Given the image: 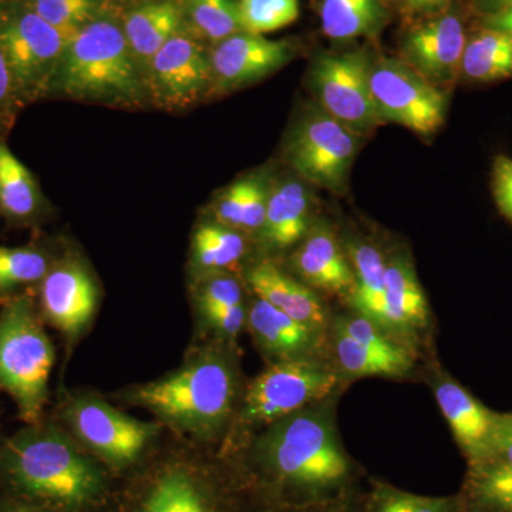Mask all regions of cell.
Wrapping results in <instances>:
<instances>
[{"label":"cell","mask_w":512,"mask_h":512,"mask_svg":"<svg viewBox=\"0 0 512 512\" xmlns=\"http://www.w3.org/2000/svg\"><path fill=\"white\" fill-rule=\"evenodd\" d=\"M254 458L266 487L302 505L330 500L352 476L329 404H312L272 423L256 443Z\"/></svg>","instance_id":"cell-1"},{"label":"cell","mask_w":512,"mask_h":512,"mask_svg":"<svg viewBox=\"0 0 512 512\" xmlns=\"http://www.w3.org/2000/svg\"><path fill=\"white\" fill-rule=\"evenodd\" d=\"M5 493L56 512H94L106 504L109 477L62 431L30 424L0 446Z\"/></svg>","instance_id":"cell-2"},{"label":"cell","mask_w":512,"mask_h":512,"mask_svg":"<svg viewBox=\"0 0 512 512\" xmlns=\"http://www.w3.org/2000/svg\"><path fill=\"white\" fill-rule=\"evenodd\" d=\"M52 92L82 103L144 109L150 100L143 73L123 28L101 16L69 40Z\"/></svg>","instance_id":"cell-3"},{"label":"cell","mask_w":512,"mask_h":512,"mask_svg":"<svg viewBox=\"0 0 512 512\" xmlns=\"http://www.w3.org/2000/svg\"><path fill=\"white\" fill-rule=\"evenodd\" d=\"M237 380L227 360L211 356L180 372L138 387L131 400L181 429L214 433L227 421Z\"/></svg>","instance_id":"cell-4"},{"label":"cell","mask_w":512,"mask_h":512,"mask_svg":"<svg viewBox=\"0 0 512 512\" xmlns=\"http://www.w3.org/2000/svg\"><path fill=\"white\" fill-rule=\"evenodd\" d=\"M55 363L52 340L28 298H15L0 311V387L15 400L26 423H39Z\"/></svg>","instance_id":"cell-5"},{"label":"cell","mask_w":512,"mask_h":512,"mask_svg":"<svg viewBox=\"0 0 512 512\" xmlns=\"http://www.w3.org/2000/svg\"><path fill=\"white\" fill-rule=\"evenodd\" d=\"M359 138L315 104L293 128L286 143L285 160L305 183L340 194L348 183Z\"/></svg>","instance_id":"cell-6"},{"label":"cell","mask_w":512,"mask_h":512,"mask_svg":"<svg viewBox=\"0 0 512 512\" xmlns=\"http://www.w3.org/2000/svg\"><path fill=\"white\" fill-rule=\"evenodd\" d=\"M70 37L53 28L33 9L0 20V46L12 74L16 97L35 99L52 92Z\"/></svg>","instance_id":"cell-7"},{"label":"cell","mask_w":512,"mask_h":512,"mask_svg":"<svg viewBox=\"0 0 512 512\" xmlns=\"http://www.w3.org/2000/svg\"><path fill=\"white\" fill-rule=\"evenodd\" d=\"M338 375L319 360H278L256 377L245 394L242 417L249 424L275 423L325 400Z\"/></svg>","instance_id":"cell-8"},{"label":"cell","mask_w":512,"mask_h":512,"mask_svg":"<svg viewBox=\"0 0 512 512\" xmlns=\"http://www.w3.org/2000/svg\"><path fill=\"white\" fill-rule=\"evenodd\" d=\"M370 67L366 50L325 53L316 57L309 73L320 109L360 137L383 124L370 90Z\"/></svg>","instance_id":"cell-9"},{"label":"cell","mask_w":512,"mask_h":512,"mask_svg":"<svg viewBox=\"0 0 512 512\" xmlns=\"http://www.w3.org/2000/svg\"><path fill=\"white\" fill-rule=\"evenodd\" d=\"M370 90L382 123L430 136L444 124L447 96L403 60L380 59L370 67Z\"/></svg>","instance_id":"cell-10"},{"label":"cell","mask_w":512,"mask_h":512,"mask_svg":"<svg viewBox=\"0 0 512 512\" xmlns=\"http://www.w3.org/2000/svg\"><path fill=\"white\" fill-rule=\"evenodd\" d=\"M64 413L77 437L114 471L136 464L158 431L94 397H77Z\"/></svg>","instance_id":"cell-11"},{"label":"cell","mask_w":512,"mask_h":512,"mask_svg":"<svg viewBox=\"0 0 512 512\" xmlns=\"http://www.w3.org/2000/svg\"><path fill=\"white\" fill-rule=\"evenodd\" d=\"M144 82L148 100L158 109H190L211 92L210 53L183 30L153 57Z\"/></svg>","instance_id":"cell-12"},{"label":"cell","mask_w":512,"mask_h":512,"mask_svg":"<svg viewBox=\"0 0 512 512\" xmlns=\"http://www.w3.org/2000/svg\"><path fill=\"white\" fill-rule=\"evenodd\" d=\"M296 56L291 40H271L239 32L217 43L210 53L211 92L228 94L271 76Z\"/></svg>","instance_id":"cell-13"},{"label":"cell","mask_w":512,"mask_h":512,"mask_svg":"<svg viewBox=\"0 0 512 512\" xmlns=\"http://www.w3.org/2000/svg\"><path fill=\"white\" fill-rule=\"evenodd\" d=\"M466 43V30L460 16L441 12L407 33L403 62L436 86H448L460 79Z\"/></svg>","instance_id":"cell-14"},{"label":"cell","mask_w":512,"mask_h":512,"mask_svg":"<svg viewBox=\"0 0 512 512\" xmlns=\"http://www.w3.org/2000/svg\"><path fill=\"white\" fill-rule=\"evenodd\" d=\"M140 490L127 512H224L217 487L188 464H167Z\"/></svg>","instance_id":"cell-15"},{"label":"cell","mask_w":512,"mask_h":512,"mask_svg":"<svg viewBox=\"0 0 512 512\" xmlns=\"http://www.w3.org/2000/svg\"><path fill=\"white\" fill-rule=\"evenodd\" d=\"M441 413L468 461V467L483 463L493 446L498 413L487 409L460 383L440 375L433 384Z\"/></svg>","instance_id":"cell-16"},{"label":"cell","mask_w":512,"mask_h":512,"mask_svg":"<svg viewBox=\"0 0 512 512\" xmlns=\"http://www.w3.org/2000/svg\"><path fill=\"white\" fill-rule=\"evenodd\" d=\"M40 305L46 319L64 335L76 336L93 318L96 284L77 262L53 266L40 284Z\"/></svg>","instance_id":"cell-17"},{"label":"cell","mask_w":512,"mask_h":512,"mask_svg":"<svg viewBox=\"0 0 512 512\" xmlns=\"http://www.w3.org/2000/svg\"><path fill=\"white\" fill-rule=\"evenodd\" d=\"M291 265L299 281L313 291L349 296L355 285L348 252L343 251L335 232L315 222L292 254Z\"/></svg>","instance_id":"cell-18"},{"label":"cell","mask_w":512,"mask_h":512,"mask_svg":"<svg viewBox=\"0 0 512 512\" xmlns=\"http://www.w3.org/2000/svg\"><path fill=\"white\" fill-rule=\"evenodd\" d=\"M312 211V192L301 178H286L272 185L259 231L265 247L276 252L298 245L312 228Z\"/></svg>","instance_id":"cell-19"},{"label":"cell","mask_w":512,"mask_h":512,"mask_svg":"<svg viewBox=\"0 0 512 512\" xmlns=\"http://www.w3.org/2000/svg\"><path fill=\"white\" fill-rule=\"evenodd\" d=\"M247 281L262 301L279 311L322 332L328 323L325 305L318 293L299 279L286 274L271 261H261L249 268Z\"/></svg>","instance_id":"cell-20"},{"label":"cell","mask_w":512,"mask_h":512,"mask_svg":"<svg viewBox=\"0 0 512 512\" xmlns=\"http://www.w3.org/2000/svg\"><path fill=\"white\" fill-rule=\"evenodd\" d=\"M252 335L278 360L308 359L320 346V330L292 319L271 303L256 299L248 316Z\"/></svg>","instance_id":"cell-21"},{"label":"cell","mask_w":512,"mask_h":512,"mask_svg":"<svg viewBox=\"0 0 512 512\" xmlns=\"http://www.w3.org/2000/svg\"><path fill=\"white\" fill-rule=\"evenodd\" d=\"M184 26L183 12L177 0H153L128 13L123 32L143 76L161 47L183 32Z\"/></svg>","instance_id":"cell-22"},{"label":"cell","mask_w":512,"mask_h":512,"mask_svg":"<svg viewBox=\"0 0 512 512\" xmlns=\"http://www.w3.org/2000/svg\"><path fill=\"white\" fill-rule=\"evenodd\" d=\"M272 181L268 171H252L220 191L212 202L214 222L238 232L259 234L264 225Z\"/></svg>","instance_id":"cell-23"},{"label":"cell","mask_w":512,"mask_h":512,"mask_svg":"<svg viewBox=\"0 0 512 512\" xmlns=\"http://www.w3.org/2000/svg\"><path fill=\"white\" fill-rule=\"evenodd\" d=\"M386 306L389 332L410 336L429 323V303L409 259L394 255L386 266Z\"/></svg>","instance_id":"cell-24"},{"label":"cell","mask_w":512,"mask_h":512,"mask_svg":"<svg viewBox=\"0 0 512 512\" xmlns=\"http://www.w3.org/2000/svg\"><path fill=\"white\" fill-rule=\"evenodd\" d=\"M355 285L348 296L357 315L365 316L389 332L386 306V266L382 252L367 242H355L348 247ZM393 336V335H392Z\"/></svg>","instance_id":"cell-25"},{"label":"cell","mask_w":512,"mask_h":512,"mask_svg":"<svg viewBox=\"0 0 512 512\" xmlns=\"http://www.w3.org/2000/svg\"><path fill=\"white\" fill-rule=\"evenodd\" d=\"M511 77L512 36L483 26L467 40L460 79L467 83L488 84Z\"/></svg>","instance_id":"cell-26"},{"label":"cell","mask_w":512,"mask_h":512,"mask_svg":"<svg viewBox=\"0 0 512 512\" xmlns=\"http://www.w3.org/2000/svg\"><path fill=\"white\" fill-rule=\"evenodd\" d=\"M386 20L382 0H322L320 3L323 33L339 42L376 35Z\"/></svg>","instance_id":"cell-27"},{"label":"cell","mask_w":512,"mask_h":512,"mask_svg":"<svg viewBox=\"0 0 512 512\" xmlns=\"http://www.w3.org/2000/svg\"><path fill=\"white\" fill-rule=\"evenodd\" d=\"M460 497L464 512H512V464L485 461L468 467Z\"/></svg>","instance_id":"cell-28"},{"label":"cell","mask_w":512,"mask_h":512,"mask_svg":"<svg viewBox=\"0 0 512 512\" xmlns=\"http://www.w3.org/2000/svg\"><path fill=\"white\" fill-rule=\"evenodd\" d=\"M42 198L28 167L0 143V210L12 220L35 217Z\"/></svg>","instance_id":"cell-29"},{"label":"cell","mask_w":512,"mask_h":512,"mask_svg":"<svg viewBox=\"0 0 512 512\" xmlns=\"http://www.w3.org/2000/svg\"><path fill=\"white\" fill-rule=\"evenodd\" d=\"M195 264L204 271L229 268L245 254V239L241 232L217 222L202 224L192 239Z\"/></svg>","instance_id":"cell-30"},{"label":"cell","mask_w":512,"mask_h":512,"mask_svg":"<svg viewBox=\"0 0 512 512\" xmlns=\"http://www.w3.org/2000/svg\"><path fill=\"white\" fill-rule=\"evenodd\" d=\"M185 22L195 32L217 45L242 32L235 0H177Z\"/></svg>","instance_id":"cell-31"},{"label":"cell","mask_w":512,"mask_h":512,"mask_svg":"<svg viewBox=\"0 0 512 512\" xmlns=\"http://www.w3.org/2000/svg\"><path fill=\"white\" fill-rule=\"evenodd\" d=\"M363 512H464V507L460 495L426 497L376 481Z\"/></svg>","instance_id":"cell-32"},{"label":"cell","mask_w":512,"mask_h":512,"mask_svg":"<svg viewBox=\"0 0 512 512\" xmlns=\"http://www.w3.org/2000/svg\"><path fill=\"white\" fill-rule=\"evenodd\" d=\"M32 9L72 39L80 30L104 16V0H33Z\"/></svg>","instance_id":"cell-33"},{"label":"cell","mask_w":512,"mask_h":512,"mask_svg":"<svg viewBox=\"0 0 512 512\" xmlns=\"http://www.w3.org/2000/svg\"><path fill=\"white\" fill-rule=\"evenodd\" d=\"M242 32L266 35L299 18V0H238Z\"/></svg>","instance_id":"cell-34"},{"label":"cell","mask_w":512,"mask_h":512,"mask_svg":"<svg viewBox=\"0 0 512 512\" xmlns=\"http://www.w3.org/2000/svg\"><path fill=\"white\" fill-rule=\"evenodd\" d=\"M49 271V259L39 249L0 245V292L42 282Z\"/></svg>","instance_id":"cell-35"},{"label":"cell","mask_w":512,"mask_h":512,"mask_svg":"<svg viewBox=\"0 0 512 512\" xmlns=\"http://www.w3.org/2000/svg\"><path fill=\"white\" fill-rule=\"evenodd\" d=\"M335 352L340 369L350 377H392L389 369L370 355L349 333L335 323Z\"/></svg>","instance_id":"cell-36"},{"label":"cell","mask_w":512,"mask_h":512,"mask_svg":"<svg viewBox=\"0 0 512 512\" xmlns=\"http://www.w3.org/2000/svg\"><path fill=\"white\" fill-rule=\"evenodd\" d=\"M198 303L204 316L221 309L242 305V289L237 279L231 276H214L202 285Z\"/></svg>","instance_id":"cell-37"},{"label":"cell","mask_w":512,"mask_h":512,"mask_svg":"<svg viewBox=\"0 0 512 512\" xmlns=\"http://www.w3.org/2000/svg\"><path fill=\"white\" fill-rule=\"evenodd\" d=\"M491 187L498 210L512 222V158H495Z\"/></svg>","instance_id":"cell-38"},{"label":"cell","mask_w":512,"mask_h":512,"mask_svg":"<svg viewBox=\"0 0 512 512\" xmlns=\"http://www.w3.org/2000/svg\"><path fill=\"white\" fill-rule=\"evenodd\" d=\"M485 461L512 464V413H498L493 446H491L490 456Z\"/></svg>","instance_id":"cell-39"},{"label":"cell","mask_w":512,"mask_h":512,"mask_svg":"<svg viewBox=\"0 0 512 512\" xmlns=\"http://www.w3.org/2000/svg\"><path fill=\"white\" fill-rule=\"evenodd\" d=\"M205 318L215 329L220 330L224 335L235 336L238 335L239 330L244 328L247 313H245L244 305H238L212 312L210 315L205 316Z\"/></svg>","instance_id":"cell-40"},{"label":"cell","mask_w":512,"mask_h":512,"mask_svg":"<svg viewBox=\"0 0 512 512\" xmlns=\"http://www.w3.org/2000/svg\"><path fill=\"white\" fill-rule=\"evenodd\" d=\"M16 99L18 97H16L15 86H13L12 74H10L6 57L3 55L2 46H0V123L8 119L13 101Z\"/></svg>","instance_id":"cell-41"},{"label":"cell","mask_w":512,"mask_h":512,"mask_svg":"<svg viewBox=\"0 0 512 512\" xmlns=\"http://www.w3.org/2000/svg\"><path fill=\"white\" fill-rule=\"evenodd\" d=\"M0 512H56L25 498L3 493L0 495Z\"/></svg>","instance_id":"cell-42"},{"label":"cell","mask_w":512,"mask_h":512,"mask_svg":"<svg viewBox=\"0 0 512 512\" xmlns=\"http://www.w3.org/2000/svg\"><path fill=\"white\" fill-rule=\"evenodd\" d=\"M404 8L414 15H439L450 0H403Z\"/></svg>","instance_id":"cell-43"},{"label":"cell","mask_w":512,"mask_h":512,"mask_svg":"<svg viewBox=\"0 0 512 512\" xmlns=\"http://www.w3.org/2000/svg\"><path fill=\"white\" fill-rule=\"evenodd\" d=\"M483 26L484 28L501 30V32L512 36V8L501 10V12L494 13V15L484 16Z\"/></svg>","instance_id":"cell-44"},{"label":"cell","mask_w":512,"mask_h":512,"mask_svg":"<svg viewBox=\"0 0 512 512\" xmlns=\"http://www.w3.org/2000/svg\"><path fill=\"white\" fill-rule=\"evenodd\" d=\"M474 10L484 16L494 15L501 10L512 8V0H473Z\"/></svg>","instance_id":"cell-45"},{"label":"cell","mask_w":512,"mask_h":512,"mask_svg":"<svg viewBox=\"0 0 512 512\" xmlns=\"http://www.w3.org/2000/svg\"><path fill=\"white\" fill-rule=\"evenodd\" d=\"M275 512H342L338 508L319 507L316 505H302V507L292 508V510L275 511Z\"/></svg>","instance_id":"cell-46"},{"label":"cell","mask_w":512,"mask_h":512,"mask_svg":"<svg viewBox=\"0 0 512 512\" xmlns=\"http://www.w3.org/2000/svg\"><path fill=\"white\" fill-rule=\"evenodd\" d=\"M402 2H403V0H402Z\"/></svg>","instance_id":"cell-47"}]
</instances>
